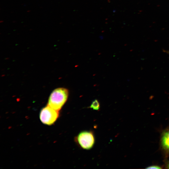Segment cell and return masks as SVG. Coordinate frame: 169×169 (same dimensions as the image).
<instances>
[{
  "label": "cell",
  "instance_id": "1",
  "mask_svg": "<svg viewBox=\"0 0 169 169\" xmlns=\"http://www.w3.org/2000/svg\"><path fill=\"white\" fill-rule=\"evenodd\" d=\"M68 96V91L67 89L63 88L56 89L51 94L48 105L59 111L66 101Z\"/></svg>",
  "mask_w": 169,
  "mask_h": 169
},
{
  "label": "cell",
  "instance_id": "2",
  "mask_svg": "<svg viewBox=\"0 0 169 169\" xmlns=\"http://www.w3.org/2000/svg\"><path fill=\"white\" fill-rule=\"evenodd\" d=\"M59 111L47 105L43 108L40 113V119L44 124L51 125L54 124L59 116Z\"/></svg>",
  "mask_w": 169,
  "mask_h": 169
},
{
  "label": "cell",
  "instance_id": "3",
  "mask_svg": "<svg viewBox=\"0 0 169 169\" xmlns=\"http://www.w3.org/2000/svg\"><path fill=\"white\" fill-rule=\"evenodd\" d=\"M77 141L80 146L84 149H89L93 146L95 138L90 131H84L80 133L77 138Z\"/></svg>",
  "mask_w": 169,
  "mask_h": 169
},
{
  "label": "cell",
  "instance_id": "4",
  "mask_svg": "<svg viewBox=\"0 0 169 169\" xmlns=\"http://www.w3.org/2000/svg\"><path fill=\"white\" fill-rule=\"evenodd\" d=\"M162 142L163 146L166 149L169 150V131L163 134Z\"/></svg>",
  "mask_w": 169,
  "mask_h": 169
},
{
  "label": "cell",
  "instance_id": "5",
  "mask_svg": "<svg viewBox=\"0 0 169 169\" xmlns=\"http://www.w3.org/2000/svg\"><path fill=\"white\" fill-rule=\"evenodd\" d=\"M100 107V105L99 102L97 100H95L93 101L90 107L93 109L94 110H98Z\"/></svg>",
  "mask_w": 169,
  "mask_h": 169
},
{
  "label": "cell",
  "instance_id": "6",
  "mask_svg": "<svg viewBox=\"0 0 169 169\" xmlns=\"http://www.w3.org/2000/svg\"><path fill=\"white\" fill-rule=\"evenodd\" d=\"M147 169H161V168L159 166H150L146 168Z\"/></svg>",
  "mask_w": 169,
  "mask_h": 169
},
{
  "label": "cell",
  "instance_id": "7",
  "mask_svg": "<svg viewBox=\"0 0 169 169\" xmlns=\"http://www.w3.org/2000/svg\"><path fill=\"white\" fill-rule=\"evenodd\" d=\"M168 54H169V51H168Z\"/></svg>",
  "mask_w": 169,
  "mask_h": 169
},
{
  "label": "cell",
  "instance_id": "8",
  "mask_svg": "<svg viewBox=\"0 0 169 169\" xmlns=\"http://www.w3.org/2000/svg\"></svg>",
  "mask_w": 169,
  "mask_h": 169
}]
</instances>
